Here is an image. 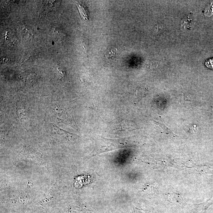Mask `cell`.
I'll list each match as a JSON object with an SVG mask.
<instances>
[{"label": "cell", "instance_id": "6da1fadb", "mask_svg": "<svg viewBox=\"0 0 213 213\" xmlns=\"http://www.w3.org/2000/svg\"><path fill=\"white\" fill-rule=\"evenodd\" d=\"M22 27L23 28L21 31V33L23 37L25 39H30L33 36L32 31L26 27L24 26Z\"/></svg>", "mask_w": 213, "mask_h": 213}, {"label": "cell", "instance_id": "277c9868", "mask_svg": "<svg viewBox=\"0 0 213 213\" xmlns=\"http://www.w3.org/2000/svg\"><path fill=\"white\" fill-rule=\"evenodd\" d=\"M115 51L114 50V49L109 50L106 54V57L109 60H113L115 56Z\"/></svg>", "mask_w": 213, "mask_h": 213}, {"label": "cell", "instance_id": "5b68a950", "mask_svg": "<svg viewBox=\"0 0 213 213\" xmlns=\"http://www.w3.org/2000/svg\"><path fill=\"white\" fill-rule=\"evenodd\" d=\"M205 65L209 69H213V58L209 59L206 61Z\"/></svg>", "mask_w": 213, "mask_h": 213}, {"label": "cell", "instance_id": "7a4b0ae2", "mask_svg": "<svg viewBox=\"0 0 213 213\" xmlns=\"http://www.w3.org/2000/svg\"><path fill=\"white\" fill-rule=\"evenodd\" d=\"M4 41L7 44H14V42H15V37L12 33L7 32L4 36Z\"/></svg>", "mask_w": 213, "mask_h": 213}, {"label": "cell", "instance_id": "3957f363", "mask_svg": "<svg viewBox=\"0 0 213 213\" xmlns=\"http://www.w3.org/2000/svg\"><path fill=\"white\" fill-rule=\"evenodd\" d=\"M79 10V12L81 15V18H83L84 19H87L88 15L87 12H86V10L85 9L83 5H80L79 2H77L76 4Z\"/></svg>", "mask_w": 213, "mask_h": 213}]
</instances>
